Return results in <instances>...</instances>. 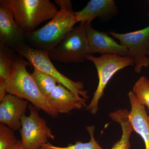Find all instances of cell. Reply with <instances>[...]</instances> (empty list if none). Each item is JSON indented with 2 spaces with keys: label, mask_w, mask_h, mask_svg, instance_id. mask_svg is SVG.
I'll return each mask as SVG.
<instances>
[{
  "label": "cell",
  "mask_w": 149,
  "mask_h": 149,
  "mask_svg": "<svg viewBox=\"0 0 149 149\" xmlns=\"http://www.w3.org/2000/svg\"><path fill=\"white\" fill-rule=\"evenodd\" d=\"M54 1L60 8L56 15L40 29L25 33V42L34 49L50 52L64 39L77 22L71 1Z\"/></svg>",
  "instance_id": "1"
},
{
  "label": "cell",
  "mask_w": 149,
  "mask_h": 149,
  "mask_svg": "<svg viewBox=\"0 0 149 149\" xmlns=\"http://www.w3.org/2000/svg\"><path fill=\"white\" fill-rule=\"evenodd\" d=\"M28 65H32L30 62L16 55L12 74L6 84H3L6 86L7 93L31 102L34 106L42 110L51 117H57L59 113L37 88L27 71Z\"/></svg>",
  "instance_id": "2"
},
{
  "label": "cell",
  "mask_w": 149,
  "mask_h": 149,
  "mask_svg": "<svg viewBox=\"0 0 149 149\" xmlns=\"http://www.w3.org/2000/svg\"><path fill=\"white\" fill-rule=\"evenodd\" d=\"M19 27L25 33L35 31L41 23L52 19L58 13L49 0H6Z\"/></svg>",
  "instance_id": "3"
},
{
  "label": "cell",
  "mask_w": 149,
  "mask_h": 149,
  "mask_svg": "<svg viewBox=\"0 0 149 149\" xmlns=\"http://www.w3.org/2000/svg\"><path fill=\"white\" fill-rule=\"evenodd\" d=\"M13 49L18 55L27 59L32 66L50 75L58 83L64 86L75 95L85 100L89 99L88 91L84 90L83 82H75L59 72L51 62L48 51L34 49L26 42L15 46Z\"/></svg>",
  "instance_id": "4"
},
{
  "label": "cell",
  "mask_w": 149,
  "mask_h": 149,
  "mask_svg": "<svg viewBox=\"0 0 149 149\" xmlns=\"http://www.w3.org/2000/svg\"><path fill=\"white\" fill-rule=\"evenodd\" d=\"M86 59L93 63L97 71L99 83L92 100L86 109L91 114L95 115L99 109V102L102 97L108 83L117 71L127 66L134 65L133 57L116 54H102L99 57L91 55L86 56Z\"/></svg>",
  "instance_id": "5"
},
{
  "label": "cell",
  "mask_w": 149,
  "mask_h": 149,
  "mask_svg": "<svg viewBox=\"0 0 149 149\" xmlns=\"http://www.w3.org/2000/svg\"><path fill=\"white\" fill-rule=\"evenodd\" d=\"M90 48L85 23L74 27L62 41L49 52L50 58L64 63H82L89 55Z\"/></svg>",
  "instance_id": "6"
},
{
  "label": "cell",
  "mask_w": 149,
  "mask_h": 149,
  "mask_svg": "<svg viewBox=\"0 0 149 149\" xmlns=\"http://www.w3.org/2000/svg\"><path fill=\"white\" fill-rule=\"evenodd\" d=\"M28 108L29 115L24 114L21 119L22 143L26 149H40L48 143V139L54 140L55 137L46 120L40 116L37 108L29 104Z\"/></svg>",
  "instance_id": "7"
},
{
  "label": "cell",
  "mask_w": 149,
  "mask_h": 149,
  "mask_svg": "<svg viewBox=\"0 0 149 149\" xmlns=\"http://www.w3.org/2000/svg\"><path fill=\"white\" fill-rule=\"evenodd\" d=\"M109 34L120 41V45L125 46L130 52L134 61V70L140 73L143 67L149 66V58L148 57L149 50V26L144 29L120 34L112 31Z\"/></svg>",
  "instance_id": "8"
},
{
  "label": "cell",
  "mask_w": 149,
  "mask_h": 149,
  "mask_svg": "<svg viewBox=\"0 0 149 149\" xmlns=\"http://www.w3.org/2000/svg\"><path fill=\"white\" fill-rule=\"evenodd\" d=\"M85 26L90 48L89 55L99 53L123 56H131L125 46L118 44L107 33L93 29L91 24H85Z\"/></svg>",
  "instance_id": "9"
},
{
  "label": "cell",
  "mask_w": 149,
  "mask_h": 149,
  "mask_svg": "<svg viewBox=\"0 0 149 149\" xmlns=\"http://www.w3.org/2000/svg\"><path fill=\"white\" fill-rule=\"evenodd\" d=\"M25 33L16 23L6 0L0 1V44L13 49L25 42Z\"/></svg>",
  "instance_id": "10"
},
{
  "label": "cell",
  "mask_w": 149,
  "mask_h": 149,
  "mask_svg": "<svg viewBox=\"0 0 149 149\" xmlns=\"http://www.w3.org/2000/svg\"><path fill=\"white\" fill-rule=\"evenodd\" d=\"M28 101L8 93L0 104V122L14 131L21 127L22 117L25 114Z\"/></svg>",
  "instance_id": "11"
},
{
  "label": "cell",
  "mask_w": 149,
  "mask_h": 149,
  "mask_svg": "<svg viewBox=\"0 0 149 149\" xmlns=\"http://www.w3.org/2000/svg\"><path fill=\"white\" fill-rule=\"evenodd\" d=\"M117 7L113 0H91L83 9L74 13L77 22L91 24L99 17L109 19L117 13Z\"/></svg>",
  "instance_id": "12"
},
{
  "label": "cell",
  "mask_w": 149,
  "mask_h": 149,
  "mask_svg": "<svg viewBox=\"0 0 149 149\" xmlns=\"http://www.w3.org/2000/svg\"><path fill=\"white\" fill-rule=\"evenodd\" d=\"M50 104L58 113H68L74 109L87 108V100L71 93L58 83L48 98Z\"/></svg>",
  "instance_id": "13"
},
{
  "label": "cell",
  "mask_w": 149,
  "mask_h": 149,
  "mask_svg": "<svg viewBox=\"0 0 149 149\" xmlns=\"http://www.w3.org/2000/svg\"><path fill=\"white\" fill-rule=\"evenodd\" d=\"M131 110L129 112V119L133 130L142 137L145 143L146 149H149V115L146 107L139 103L133 91L128 94Z\"/></svg>",
  "instance_id": "14"
},
{
  "label": "cell",
  "mask_w": 149,
  "mask_h": 149,
  "mask_svg": "<svg viewBox=\"0 0 149 149\" xmlns=\"http://www.w3.org/2000/svg\"><path fill=\"white\" fill-rule=\"evenodd\" d=\"M129 112L125 109H120L111 113L109 116L115 122L118 123L122 130V136L111 149H130V138L133 128L129 119Z\"/></svg>",
  "instance_id": "15"
},
{
  "label": "cell",
  "mask_w": 149,
  "mask_h": 149,
  "mask_svg": "<svg viewBox=\"0 0 149 149\" xmlns=\"http://www.w3.org/2000/svg\"><path fill=\"white\" fill-rule=\"evenodd\" d=\"M14 50L0 44V84H5L13 72L15 56Z\"/></svg>",
  "instance_id": "16"
},
{
  "label": "cell",
  "mask_w": 149,
  "mask_h": 149,
  "mask_svg": "<svg viewBox=\"0 0 149 149\" xmlns=\"http://www.w3.org/2000/svg\"><path fill=\"white\" fill-rule=\"evenodd\" d=\"M33 67L34 71L31 74V76L40 92L48 100L58 82L49 74L42 72L35 67Z\"/></svg>",
  "instance_id": "17"
},
{
  "label": "cell",
  "mask_w": 149,
  "mask_h": 149,
  "mask_svg": "<svg viewBox=\"0 0 149 149\" xmlns=\"http://www.w3.org/2000/svg\"><path fill=\"white\" fill-rule=\"evenodd\" d=\"M86 128L91 136V140L88 143H83L77 141L74 145L70 144L67 147H61L53 146L48 142L43 145L40 149H104L99 145L94 138L95 126H87Z\"/></svg>",
  "instance_id": "18"
},
{
  "label": "cell",
  "mask_w": 149,
  "mask_h": 149,
  "mask_svg": "<svg viewBox=\"0 0 149 149\" xmlns=\"http://www.w3.org/2000/svg\"><path fill=\"white\" fill-rule=\"evenodd\" d=\"M133 92L139 103L148 109L149 114V80L142 76L136 81L133 88Z\"/></svg>",
  "instance_id": "19"
},
{
  "label": "cell",
  "mask_w": 149,
  "mask_h": 149,
  "mask_svg": "<svg viewBox=\"0 0 149 149\" xmlns=\"http://www.w3.org/2000/svg\"><path fill=\"white\" fill-rule=\"evenodd\" d=\"M18 141L14 135V131L7 125L0 124V149H13Z\"/></svg>",
  "instance_id": "20"
},
{
  "label": "cell",
  "mask_w": 149,
  "mask_h": 149,
  "mask_svg": "<svg viewBox=\"0 0 149 149\" xmlns=\"http://www.w3.org/2000/svg\"><path fill=\"white\" fill-rule=\"evenodd\" d=\"M13 149H26L22 145L21 141H18L16 146Z\"/></svg>",
  "instance_id": "21"
},
{
  "label": "cell",
  "mask_w": 149,
  "mask_h": 149,
  "mask_svg": "<svg viewBox=\"0 0 149 149\" xmlns=\"http://www.w3.org/2000/svg\"><path fill=\"white\" fill-rule=\"evenodd\" d=\"M148 56H149V51H148Z\"/></svg>",
  "instance_id": "22"
},
{
  "label": "cell",
  "mask_w": 149,
  "mask_h": 149,
  "mask_svg": "<svg viewBox=\"0 0 149 149\" xmlns=\"http://www.w3.org/2000/svg\"><path fill=\"white\" fill-rule=\"evenodd\" d=\"M148 2H149V1H148ZM148 17H149V13L148 14Z\"/></svg>",
  "instance_id": "23"
}]
</instances>
